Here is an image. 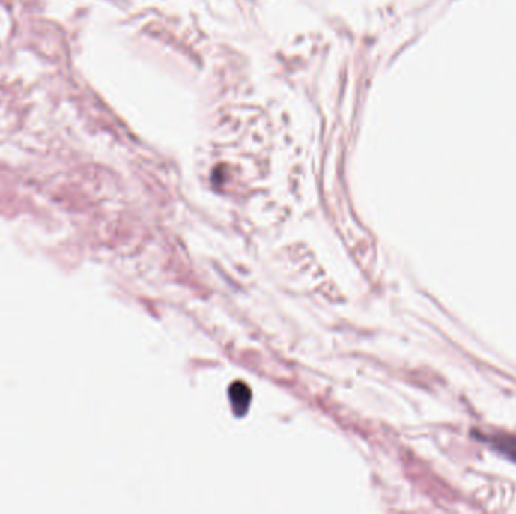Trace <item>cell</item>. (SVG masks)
Wrapping results in <instances>:
<instances>
[{"label":"cell","mask_w":516,"mask_h":514,"mask_svg":"<svg viewBox=\"0 0 516 514\" xmlns=\"http://www.w3.org/2000/svg\"><path fill=\"white\" fill-rule=\"evenodd\" d=\"M230 398L233 403V409L238 413H243L245 410H248L251 401V390L245 383L238 382L231 385L230 388Z\"/></svg>","instance_id":"6da1fadb"},{"label":"cell","mask_w":516,"mask_h":514,"mask_svg":"<svg viewBox=\"0 0 516 514\" xmlns=\"http://www.w3.org/2000/svg\"><path fill=\"white\" fill-rule=\"evenodd\" d=\"M492 445L493 448L509 457L510 460L516 462V438L513 436H493Z\"/></svg>","instance_id":"7a4b0ae2"}]
</instances>
